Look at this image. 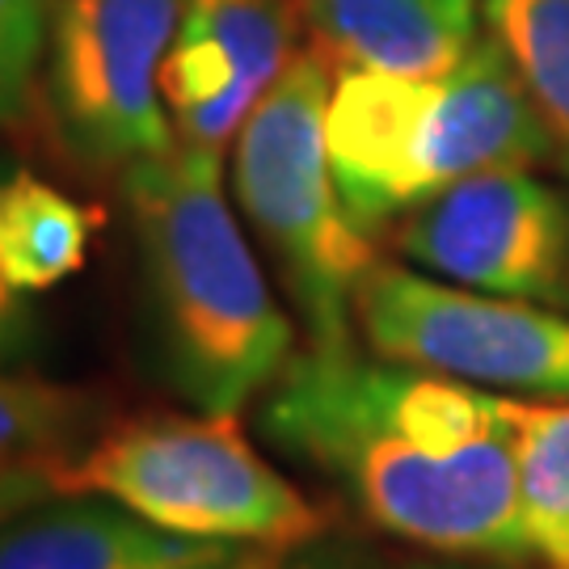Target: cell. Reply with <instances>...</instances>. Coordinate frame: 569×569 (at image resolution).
<instances>
[{"instance_id":"obj_10","label":"cell","mask_w":569,"mask_h":569,"mask_svg":"<svg viewBox=\"0 0 569 569\" xmlns=\"http://www.w3.org/2000/svg\"><path fill=\"white\" fill-rule=\"evenodd\" d=\"M244 552L152 528L93 493H56L0 528V569H224Z\"/></svg>"},{"instance_id":"obj_11","label":"cell","mask_w":569,"mask_h":569,"mask_svg":"<svg viewBox=\"0 0 569 569\" xmlns=\"http://www.w3.org/2000/svg\"><path fill=\"white\" fill-rule=\"evenodd\" d=\"M300 13L329 63L397 77H439L481 39V0H300Z\"/></svg>"},{"instance_id":"obj_12","label":"cell","mask_w":569,"mask_h":569,"mask_svg":"<svg viewBox=\"0 0 569 569\" xmlns=\"http://www.w3.org/2000/svg\"><path fill=\"white\" fill-rule=\"evenodd\" d=\"M102 211L68 199L30 169L0 178V270L30 296L60 287L89 262Z\"/></svg>"},{"instance_id":"obj_19","label":"cell","mask_w":569,"mask_h":569,"mask_svg":"<svg viewBox=\"0 0 569 569\" xmlns=\"http://www.w3.org/2000/svg\"><path fill=\"white\" fill-rule=\"evenodd\" d=\"M47 498H56V489L47 477L39 472H21V477H0V528L9 523V519H18L26 515L30 507H39Z\"/></svg>"},{"instance_id":"obj_18","label":"cell","mask_w":569,"mask_h":569,"mask_svg":"<svg viewBox=\"0 0 569 569\" xmlns=\"http://www.w3.org/2000/svg\"><path fill=\"white\" fill-rule=\"evenodd\" d=\"M270 569H380L376 557L355 545V540H329L317 536L308 545H296L291 552H279V561Z\"/></svg>"},{"instance_id":"obj_1","label":"cell","mask_w":569,"mask_h":569,"mask_svg":"<svg viewBox=\"0 0 569 569\" xmlns=\"http://www.w3.org/2000/svg\"><path fill=\"white\" fill-rule=\"evenodd\" d=\"M262 430L397 540L472 561L531 557L510 397L359 346H308L266 388Z\"/></svg>"},{"instance_id":"obj_8","label":"cell","mask_w":569,"mask_h":569,"mask_svg":"<svg viewBox=\"0 0 569 569\" xmlns=\"http://www.w3.org/2000/svg\"><path fill=\"white\" fill-rule=\"evenodd\" d=\"M397 244L443 283L507 296H569V207L528 169H486L409 211Z\"/></svg>"},{"instance_id":"obj_2","label":"cell","mask_w":569,"mask_h":569,"mask_svg":"<svg viewBox=\"0 0 569 569\" xmlns=\"http://www.w3.org/2000/svg\"><path fill=\"white\" fill-rule=\"evenodd\" d=\"M140 249L148 338L169 388L203 413H241L296 355L220 186V152L173 143L122 173Z\"/></svg>"},{"instance_id":"obj_14","label":"cell","mask_w":569,"mask_h":569,"mask_svg":"<svg viewBox=\"0 0 569 569\" xmlns=\"http://www.w3.org/2000/svg\"><path fill=\"white\" fill-rule=\"evenodd\" d=\"M481 13L569 169V0H481Z\"/></svg>"},{"instance_id":"obj_21","label":"cell","mask_w":569,"mask_h":569,"mask_svg":"<svg viewBox=\"0 0 569 569\" xmlns=\"http://www.w3.org/2000/svg\"><path fill=\"white\" fill-rule=\"evenodd\" d=\"M409 569H486V566H465V557H448V561H422V566Z\"/></svg>"},{"instance_id":"obj_13","label":"cell","mask_w":569,"mask_h":569,"mask_svg":"<svg viewBox=\"0 0 569 569\" xmlns=\"http://www.w3.org/2000/svg\"><path fill=\"white\" fill-rule=\"evenodd\" d=\"M93 388L56 385L26 371H0V477H56L106 427Z\"/></svg>"},{"instance_id":"obj_15","label":"cell","mask_w":569,"mask_h":569,"mask_svg":"<svg viewBox=\"0 0 569 569\" xmlns=\"http://www.w3.org/2000/svg\"><path fill=\"white\" fill-rule=\"evenodd\" d=\"M510 418L531 557L545 569H569V401L536 406L510 397Z\"/></svg>"},{"instance_id":"obj_3","label":"cell","mask_w":569,"mask_h":569,"mask_svg":"<svg viewBox=\"0 0 569 569\" xmlns=\"http://www.w3.org/2000/svg\"><path fill=\"white\" fill-rule=\"evenodd\" d=\"M326 148L346 211L367 237L472 173L552 157L549 131L493 34L439 77L346 68L329 89Z\"/></svg>"},{"instance_id":"obj_9","label":"cell","mask_w":569,"mask_h":569,"mask_svg":"<svg viewBox=\"0 0 569 569\" xmlns=\"http://www.w3.org/2000/svg\"><path fill=\"white\" fill-rule=\"evenodd\" d=\"M300 0H182L161 63V98L178 143L224 152L300 56Z\"/></svg>"},{"instance_id":"obj_7","label":"cell","mask_w":569,"mask_h":569,"mask_svg":"<svg viewBox=\"0 0 569 569\" xmlns=\"http://www.w3.org/2000/svg\"><path fill=\"white\" fill-rule=\"evenodd\" d=\"M355 329L371 355L392 363L569 401V317L531 300L486 296L376 262L355 296Z\"/></svg>"},{"instance_id":"obj_4","label":"cell","mask_w":569,"mask_h":569,"mask_svg":"<svg viewBox=\"0 0 569 569\" xmlns=\"http://www.w3.org/2000/svg\"><path fill=\"white\" fill-rule=\"evenodd\" d=\"M51 489L110 498L152 528L244 549H296L329 528L326 510L258 456L237 413L106 418Z\"/></svg>"},{"instance_id":"obj_17","label":"cell","mask_w":569,"mask_h":569,"mask_svg":"<svg viewBox=\"0 0 569 569\" xmlns=\"http://www.w3.org/2000/svg\"><path fill=\"white\" fill-rule=\"evenodd\" d=\"M9 169L0 164V178ZM39 342V321H34V305H30V291H21L4 279L0 270V363H13L21 355H30Z\"/></svg>"},{"instance_id":"obj_20","label":"cell","mask_w":569,"mask_h":569,"mask_svg":"<svg viewBox=\"0 0 569 569\" xmlns=\"http://www.w3.org/2000/svg\"><path fill=\"white\" fill-rule=\"evenodd\" d=\"M279 552L283 549H253V552H244L241 561H232V566H224V569H270L279 561Z\"/></svg>"},{"instance_id":"obj_16","label":"cell","mask_w":569,"mask_h":569,"mask_svg":"<svg viewBox=\"0 0 569 569\" xmlns=\"http://www.w3.org/2000/svg\"><path fill=\"white\" fill-rule=\"evenodd\" d=\"M60 0H0V127L26 119L56 30Z\"/></svg>"},{"instance_id":"obj_5","label":"cell","mask_w":569,"mask_h":569,"mask_svg":"<svg viewBox=\"0 0 569 569\" xmlns=\"http://www.w3.org/2000/svg\"><path fill=\"white\" fill-rule=\"evenodd\" d=\"M329 60L312 47L237 131V203L279 266L308 346H355V296L376 249L350 220L326 148Z\"/></svg>"},{"instance_id":"obj_6","label":"cell","mask_w":569,"mask_h":569,"mask_svg":"<svg viewBox=\"0 0 569 569\" xmlns=\"http://www.w3.org/2000/svg\"><path fill=\"white\" fill-rule=\"evenodd\" d=\"M182 0H60L42 98L60 148L89 173H127L178 143L161 63Z\"/></svg>"}]
</instances>
